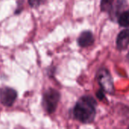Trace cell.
I'll return each mask as SVG.
<instances>
[{"label": "cell", "mask_w": 129, "mask_h": 129, "mask_svg": "<svg viewBox=\"0 0 129 129\" xmlns=\"http://www.w3.org/2000/svg\"><path fill=\"white\" fill-rule=\"evenodd\" d=\"M98 79L100 85L102 87V89L109 94L113 92L114 87H113V82L112 76L110 72L104 68H102L99 70L98 74Z\"/></svg>", "instance_id": "obj_3"}, {"label": "cell", "mask_w": 129, "mask_h": 129, "mask_svg": "<svg viewBox=\"0 0 129 129\" xmlns=\"http://www.w3.org/2000/svg\"><path fill=\"white\" fill-rule=\"evenodd\" d=\"M94 42V37L90 31H85L80 34L78 39V43L81 47H87Z\"/></svg>", "instance_id": "obj_6"}, {"label": "cell", "mask_w": 129, "mask_h": 129, "mask_svg": "<svg viewBox=\"0 0 129 129\" xmlns=\"http://www.w3.org/2000/svg\"><path fill=\"white\" fill-rule=\"evenodd\" d=\"M127 59H128V60L129 61V53L128 54V55H127Z\"/></svg>", "instance_id": "obj_11"}, {"label": "cell", "mask_w": 129, "mask_h": 129, "mask_svg": "<svg viewBox=\"0 0 129 129\" xmlns=\"http://www.w3.org/2000/svg\"><path fill=\"white\" fill-rule=\"evenodd\" d=\"M129 45V29H124L119 33L116 39V47L119 50L127 48Z\"/></svg>", "instance_id": "obj_5"}, {"label": "cell", "mask_w": 129, "mask_h": 129, "mask_svg": "<svg viewBox=\"0 0 129 129\" xmlns=\"http://www.w3.org/2000/svg\"><path fill=\"white\" fill-rule=\"evenodd\" d=\"M29 4L30 5V6L33 7V8H36L39 7V5H41L42 4L45 3L46 2V0H28Z\"/></svg>", "instance_id": "obj_9"}, {"label": "cell", "mask_w": 129, "mask_h": 129, "mask_svg": "<svg viewBox=\"0 0 129 129\" xmlns=\"http://www.w3.org/2000/svg\"><path fill=\"white\" fill-rule=\"evenodd\" d=\"M96 101L90 96L81 98L76 103L73 115L75 118L82 123L91 122L96 114Z\"/></svg>", "instance_id": "obj_1"}, {"label": "cell", "mask_w": 129, "mask_h": 129, "mask_svg": "<svg viewBox=\"0 0 129 129\" xmlns=\"http://www.w3.org/2000/svg\"><path fill=\"white\" fill-rule=\"evenodd\" d=\"M60 100V94L57 91L50 88L43 96L42 104L45 111L48 113H52L55 111L57 104Z\"/></svg>", "instance_id": "obj_2"}, {"label": "cell", "mask_w": 129, "mask_h": 129, "mask_svg": "<svg viewBox=\"0 0 129 129\" xmlns=\"http://www.w3.org/2000/svg\"><path fill=\"white\" fill-rule=\"evenodd\" d=\"M17 94L15 90L11 88H3L0 89V101L7 107H11L14 103Z\"/></svg>", "instance_id": "obj_4"}, {"label": "cell", "mask_w": 129, "mask_h": 129, "mask_svg": "<svg viewBox=\"0 0 129 129\" xmlns=\"http://www.w3.org/2000/svg\"><path fill=\"white\" fill-rule=\"evenodd\" d=\"M104 90L102 91V90H101L100 91H98V94H97V96L98 97V98L99 99H101V100H102L104 98Z\"/></svg>", "instance_id": "obj_10"}, {"label": "cell", "mask_w": 129, "mask_h": 129, "mask_svg": "<svg viewBox=\"0 0 129 129\" xmlns=\"http://www.w3.org/2000/svg\"><path fill=\"white\" fill-rule=\"evenodd\" d=\"M118 22L120 26L124 27H129V11H124L119 17Z\"/></svg>", "instance_id": "obj_7"}, {"label": "cell", "mask_w": 129, "mask_h": 129, "mask_svg": "<svg viewBox=\"0 0 129 129\" xmlns=\"http://www.w3.org/2000/svg\"><path fill=\"white\" fill-rule=\"evenodd\" d=\"M114 0H101V8L103 11H110L113 8Z\"/></svg>", "instance_id": "obj_8"}]
</instances>
